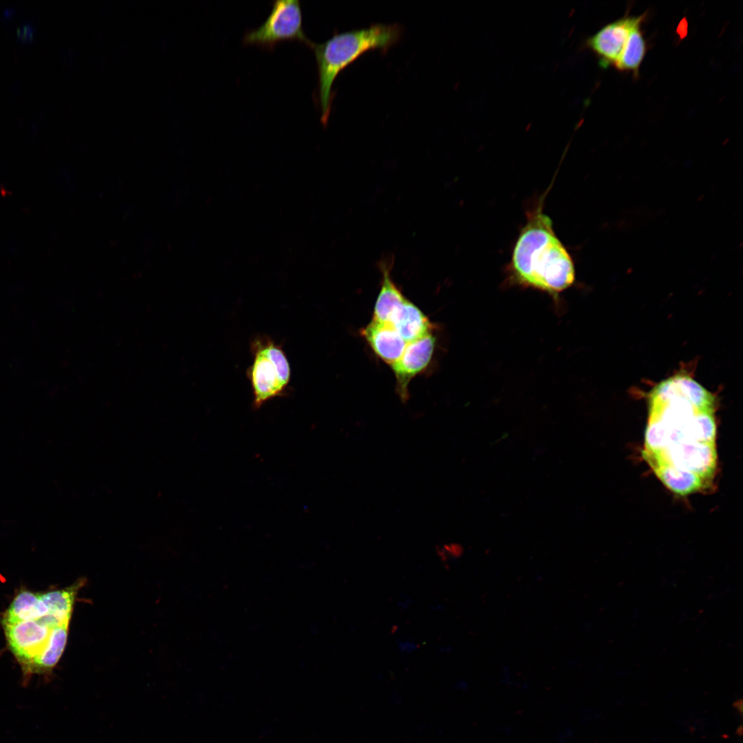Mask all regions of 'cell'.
Masks as SVG:
<instances>
[{"label":"cell","instance_id":"6da1fadb","mask_svg":"<svg viewBox=\"0 0 743 743\" xmlns=\"http://www.w3.org/2000/svg\"><path fill=\"white\" fill-rule=\"evenodd\" d=\"M544 197L526 212V222L513 248L506 268L510 286L546 293L557 301L576 279L572 256L543 212Z\"/></svg>","mask_w":743,"mask_h":743},{"label":"cell","instance_id":"7a4b0ae2","mask_svg":"<svg viewBox=\"0 0 743 743\" xmlns=\"http://www.w3.org/2000/svg\"><path fill=\"white\" fill-rule=\"evenodd\" d=\"M402 34V28L398 23H376L365 28L335 32L322 43H313L311 48L317 65L321 122L324 126L327 124L334 95L332 85L339 73L368 51L385 53L400 40Z\"/></svg>","mask_w":743,"mask_h":743},{"label":"cell","instance_id":"3957f363","mask_svg":"<svg viewBox=\"0 0 743 743\" xmlns=\"http://www.w3.org/2000/svg\"><path fill=\"white\" fill-rule=\"evenodd\" d=\"M253 360L247 369L253 394V407L286 395L291 378V368L285 352L267 336H257L250 344Z\"/></svg>","mask_w":743,"mask_h":743},{"label":"cell","instance_id":"277c9868","mask_svg":"<svg viewBox=\"0 0 743 743\" xmlns=\"http://www.w3.org/2000/svg\"><path fill=\"white\" fill-rule=\"evenodd\" d=\"M283 41H299L312 47L313 42L306 36L303 26V14L299 0H277L266 21L257 28L248 31L243 43L272 50Z\"/></svg>","mask_w":743,"mask_h":743},{"label":"cell","instance_id":"5b68a950","mask_svg":"<svg viewBox=\"0 0 743 743\" xmlns=\"http://www.w3.org/2000/svg\"><path fill=\"white\" fill-rule=\"evenodd\" d=\"M70 621L48 614L37 620L2 625L8 647L19 663L23 676L47 644L52 630Z\"/></svg>","mask_w":743,"mask_h":743},{"label":"cell","instance_id":"8992f818","mask_svg":"<svg viewBox=\"0 0 743 743\" xmlns=\"http://www.w3.org/2000/svg\"><path fill=\"white\" fill-rule=\"evenodd\" d=\"M643 457L652 469L661 464L673 465L704 480L714 473L717 455L715 444L687 441L668 445L658 452L644 451Z\"/></svg>","mask_w":743,"mask_h":743},{"label":"cell","instance_id":"52a82bcc","mask_svg":"<svg viewBox=\"0 0 743 743\" xmlns=\"http://www.w3.org/2000/svg\"><path fill=\"white\" fill-rule=\"evenodd\" d=\"M435 338L431 333L407 343L401 357L391 365L396 380L397 393L403 402L408 399V385L429 365L435 349Z\"/></svg>","mask_w":743,"mask_h":743},{"label":"cell","instance_id":"ba28073f","mask_svg":"<svg viewBox=\"0 0 743 743\" xmlns=\"http://www.w3.org/2000/svg\"><path fill=\"white\" fill-rule=\"evenodd\" d=\"M645 17V14L623 17L603 27L588 39L587 45L599 57L600 66H614L632 27Z\"/></svg>","mask_w":743,"mask_h":743},{"label":"cell","instance_id":"9c48e42d","mask_svg":"<svg viewBox=\"0 0 743 743\" xmlns=\"http://www.w3.org/2000/svg\"><path fill=\"white\" fill-rule=\"evenodd\" d=\"M375 354L391 365L402 355L407 343L389 324L372 320L361 330Z\"/></svg>","mask_w":743,"mask_h":743},{"label":"cell","instance_id":"30bf717a","mask_svg":"<svg viewBox=\"0 0 743 743\" xmlns=\"http://www.w3.org/2000/svg\"><path fill=\"white\" fill-rule=\"evenodd\" d=\"M385 323L390 325L407 343L431 334L433 327L428 317L408 299L393 312Z\"/></svg>","mask_w":743,"mask_h":743},{"label":"cell","instance_id":"8fae6325","mask_svg":"<svg viewBox=\"0 0 743 743\" xmlns=\"http://www.w3.org/2000/svg\"><path fill=\"white\" fill-rule=\"evenodd\" d=\"M393 263L394 259L391 257L383 259L378 263L382 274L381 287L374 305L372 320L381 323H387L393 312L407 300L391 278Z\"/></svg>","mask_w":743,"mask_h":743},{"label":"cell","instance_id":"7c38bea8","mask_svg":"<svg viewBox=\"0 0 743 743\" xmlns=\"http://www.w3.org/2000/svg\"><path fill=\"white\" fill-rule=\"evenodd\" d=\"M69 623L55 627L43 650L32 660L23 676L28 680L32 675H50L57 665L65 649Z\"/></svg>","mask_w":743,"mask_h":743},{"label":"cell","instance_id":"4fadbf2b","mask_svg":"<svg viewBox=\"0 0 743 743\" xmlns=\"http://www.w3.org/2000/svg\"><path fill=\"white\" fill-rule=\"evenodd\" d=\"M49 614L39 592L21 590L13 598L1 618V625L34 621Z\"/></svg>","mask_w":743,"mask_h":743},{"label":"cell","instance_id":"5bb4252c","mask_svg":"<svg viewBox=\"0 0 743 743\" xmlns=\"http://www.w3.org/2000/svg\"><path fill=\"white\" fill-rule=\"evenodd\" d=\"M656 476L671 491L686 495L700 489L703 479L697 474L673 465L661 464L653 469Z\"/></svg>","mask_w":743,"mask_h":743},{"label":"cell","instance_id":"9a60e30c","mask_svg":"<svg viewBox=\"0 0 743 743\" xmlns=\"http://www.w3.org/2000/svg\"><path fill=\"white\" fill-rule=\"evenodd\" d=\"M645 17L639 20L630 30L623 50L614 65L618 70L638 74L647 51V44L640 28Z\"/></svg>","mask_w":743,"mask_h":743},{"label":"cell","instance_id":"2e32d148","mask_svg":"<svg viewBox=\"0 0 743 743\" xmlns=\"http://www.w3.org/2000/svg\"><path fill=\"white\" fill-rule=\"evenodd\" d=\"M34 28L29 23H23L17 29V36L23 42H28L34 38Z\"/></svg>","mask_w":743,"mask_h":743},{"label":"cell","instance_id":"e0dca14e","mask_svg":"<svg viewBox=\"0 0 743 743\" xmlns=\"http://www.w3.org/2000/svg\"><path fill=\"white\" fill-rule=\"evenodd\" d=\"M418 647V645L409 640L401 641L398 644V649L402 653H410L417 649Z\"/></svg>","mask_w":743,"mask_h":743},{"label":"cell","instance_id":"ac0fdd59","mask_svg":"<svg viewBox=\"0 0 743 743\" xmlns=\"http://www.w3.org/2000/svg\"><path fill=\"white\" fill-rule=\"evenodd\" d=\"M412 603V600L407 596L402 594L399 600L398 605L403 608L407 607Z\"/></svg>","mask_w":743,"mask_h":743}]
</instances>
